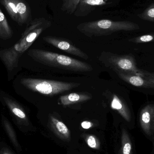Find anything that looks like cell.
Masks as SVG:
<instances>
[{
  "label": "cell",
  "mask_w": 154,
  "mask_h": 154,
  "mask_svg": "<svg viewBox=\"0 0 154 154\" xmlns=\"http://www.w3.org/2000/svg\"><path fill=\"white\" fill-rule=\"evenodd\" d=\"M28 55L37 62L49 66L78 72L93 70L89 64L61 54L41 49H32Z\"/></svg>",
  "instance_id": "obj_1"
},
{
  "label": "cell",
  "mask_w": 154,
  "mask_h": 154,
  "mask_svg": "<svg viewBox=\"0 0 154 154\" xmlns=\"http://www.w3.org/2000/svg\"><path fill=\"white\" fill-rule=\"evenodd\" d=\"M77 29L85 36L91 38L107 36L119 31L139 29V27L131 22L101 20L81 23L77 26Z\"/></svg>",
  "instance_id": "obj_2"
},
{
  "label": "cell",
  "mask_w": 154,
  "mask_h": 154,
  "mask_svg": "<svg viewBox=\"0 0 154 154\" xmlns=\"http://www.w3.org/2000/svg\"><path fill=\"white\" fill-rule=\"evenodd\" d=\"M23 85L32 91L47 96H54L71 90L80 85L79 83L68 82L42 79L24 78Z\"/></svg>",
  "instance_id": "obj_3"
},
{
  "label": "cell",
  "mask_w": 154,
  "mask_h": 154,
  "mask_svg": "<svg viewBox=\"0 0 154 154\" xmlns=\"http://www.w3.org/2000/svg\"><path fill=\"white\" fill-rule=\"evenodd\" d=\"M99 60L107 67L136 76L143 75V70L138 69L134 58L130 55H119L110 52L103 51Z\"/></svg>",
  "instance_id": "obj_4"
},
{
  "label": "cell",
  "mask_w": 154,
  "mask_h": 154,
  "mask_svg": "<svg viewBox=\"0 0 154 154\" xmlns=\"http://www.w3.org/2000/svg\"><path fill=\"white\" fill-rule=\"evenodd\" d=\"M43 39L47 43L70 55L76 56L86 60L88 59L89 57L87 54L67 40L51 36L43 37Z\"/></svg>",
  "instance_id": "obj_5"
},
{
  "label": "cell",
  "mask_w": 154,
  "mask_h": 154,
  "mask_svg": "<svg viewBox=\"0 0 154 154\" xmlns=\"http://www.w3.org/2000/svg\"><path fill=\"white\" fill-rule=\"evenodd\" d=\"M115 71L121 79L135 87L154 88V73L144 70L142 75L136 76L120 71Z\"/></svg>",
  "instance_id": "obj_6"
},
{
  "label": "cell",
  "mask_w": 154,
  "mask_h": 154,
  "mask_svg": "<svg viewBox=\"0 0 154 154\" xmlns=\"http://www.w3.org/2000/svg\"><path fill=\"white\" fill-rule=\"evenodd\" d=\"M139 121L142 129L147 135H154V104H148L142 109Z\"/></svg>",
  "instance_id": "obj_7"
},
{
  "label": "cell",
  "mask_w": 154,
  "mask_h": 154,
  "mask_svg": "<svg viewBox=\"0 0 154 154\" xmlns=\"http://www.w3.org/2000/svg\"><path fill=\"white\" fill-rule=\"evenodd\" d=\"M92 98L91 94L87 92H77L62 96L59 98V104L64 106L83 103Z\"/></svg>",
  "instance_id": "obj_8"
},
{
  "label": "cell",
  "mask_w": 154,
  "mask_h": 154,
  "mask_svg": "<svg viewBox=\"0 0 154 154\" xmlns=\"http://www.w3.org/2000/svg\"><path fill=\"white\" fill-rule=\"evenodd\" d=\"M110 105L111 108L117 111L125 120L127 121L131 120V113L129 109L123 99L119 96L113 94L111 96Z\"/></svg>",
  "instance_id": "obj_9"
},
{
  "label": "cell",
  "mask_w": 154,
  "mask_h": 154,
  "mask_svg": "<svg viewBox=\"0 0 154 154\" xmlns=\"http://www.w3.org/2000/svg\"><path fill=\"white\" fill-rule=\"evenodd\" d=\"M4 100L9 109L15 116L23 121L27 120L26 114L20 106L8 98H4Z\"/></svg>",
  "instance_id": "obj_10"
},
{
  "label": "cell",
  "mask_w": 154,
  "mask_h": 154,
  "mask_svg": "<svg viewBox=\"0 0 154 154\" xmlns=\"http://www.w3.org/2000/svg\"><path fill=\"white\" fill-rule=\"evenodd\" d=\"M122 146L121 154H133V147L130 137L126 131L122 134Z\"/></svg>",
  "instance_id": "obj_11"
},
{
  "label": "cell",
  "mask_w": 154,
  "mask_h": 154,
  "mask_svg": "<svg viewBox=\"0 0 154 154\" xmlns=\"http://www.w3.org/2000/svg\"><path fill=\"white\" fill-rule=\"evenodd\" d=\"M81 0H63L62 10L67 13L71 14L76 10Z\"/></svg>",
  "instance_id": "obj_12"
},
{
  "label": "cell",
  "mask_w": 154,
  "mask_h": 154,
  "mask_svg": "<svg viewBox=\"0 0 154 154\" xmlns=\"http://www.w3.org/2000/svg\"><path fill=\"white\" fill-rule=\"evenodd\" d=\"M50 119L51 125L59 133L63 135L68 134V128L63 122L57 119L52 116H50Z\"/></svg>",
  "instance_id": "obj_13"
},
{
  "label": "cell",
  "mask_w": 154,
  "mask_h": 154,
  "mask_svg": "<svg viewBox=\"0 0 154 154\" xmlns=\"http://www.w3.org/2000/svg\"><path fill=\"white\" fill-rule=\"evenodd\" d=\"M4 125L5 128L8 133V135H9L14 145V146L17 148V149H19V148H20V146L17 142V139H16L14 130H13L11 127L10 126V124L8 123L7 120H4Z\"/></svg>",
  "instance_id": "obj_14"
},
{
  "label": "cell",
  "mask_w": 154,
  "mask_h": 154,
  "mask_svg": "<svg viewBox=\"0 0 154 154\" xmlns=\"http://www.w3.org/2000/svg\"><path fill=\"white\" fill-rule=\"evenodd\" d=\"M141 17L144 20L154 22V4L148 7L142 14Z\"/></svg>",
  "instance_id": "obj_15"
},
{
  "label": "cell",
  "mask_w": 154,
  "mask_h": 154,
  "mask_svg": "<svg viewBox=\"0 0 154 154\" xmlns=\"http://www.w3.org/2000/svg\"><path fill=\"white\" fill-rule=\"evenodd\" d=\"M153 40H154V35L152 34H147V35H143L140 37L132 39L129 41L133 42L142 43V42H150Z\"/></svg>",
  "instance_id": "obj_16"
},
{
  "label": "cell",
  "mask_w": 154,
  "mask_h": 154,
  "mask_svg": "<svg viewBox=\"0 0 154 154\" xmlns=\"http://www.w3.org/2000/svg\"><path fill=\"white\" fill-rule=\"evenodd\" d=\"M106 1L107 0H84L81 2V3L95 6L105 4Z\"/></svg>",
  "instance_id": "obj_17"
},
{
  "label": "cell",
  "mask_w": 154,
  "mask_h": 154,
  "mask_svg": "<svg viewBox=\"0 0 154 154\" xmlns=\"http://www.w3.org/2000/svg\"><path fill=\"white\" fill-rule=\"evenodd\" d=\"M87 143L89 146L91 148H96L97 146V142H96V139L92 136L89 137L87 140Z\"/></svg>",
  "instance_id": "obj_18"
},
{
  "label": "cell",
  "mask_w": 154,
  "mask_h": 154,
  "mask_svg": "<svg viewBox=\"0 0 154 154\" xmlns=\"http://www.w3.org/2000/svg\"><path fill=\"white\" fill-rule=\"evenodd\" d=\"M17 12L20 14H24L26 12V6L23 3H19L16 6Z\"/></svg>",
  "instance_id": "obj_19"
},
{
  "label": "cell",
  "mask_w": 154,
  "mask_h": 154,
  "mask_svg": "<svg viewBox=\"0 0 154 154\" xmlns=\"http://www.w3.org/2000/svg\"><path fill=\"white\" fill-rule=\"evenodd\" d=\"M81 126L84 129H88L92 126V124L89 121H85L82 123Z\"/></svg>",
  "instance_id": "obj_20"
},
{
  "label": "cell",
  "mask_w": 154,
  "mask_h": 154,
  "mask_svg": "<svg viewBox=\"0 0 154 154\" xmlns=\"http://www.w3.org/2000/svg\"><path fill=\"white\" fill-rule=\"evenodd\" d=\"M9 6L12 8L13 11L15 13H17L18 12H17V9H16V6H15L14 4L13 3L10 2L9 3Z\"/></svg>",
  "instance_id": "obj_21"
},
{
  "label": "cell",
  "mask_w": 154,
  "mask_h": 154,
  "mask_svg": "<svg viewBox=\"0 0 154 154\" xmlns=\"http://www.w3.org/2000/svg\"><path fill=\"white\" fill-rule=\"evenodd\" d=\"M4 19V15L2 13L0 12V22L3 20Z\"/></svg>",
  "instance_id": "obj_22"
},
{
  "label": "cell",
  "mask_w": 154,
  "mask_h": 154,
  "mask_svg": "<svg viewBox=\"0 0 154 154\" xmlns=\"http://www.w3.org/2000/svg\"><path fill=\"white\" fill-rule=\"evenodd\" d=\"M2 154H12L10 151H8V150H5L3 152H2Z\"/></svg>",
  "instance_id": "obj_23"
},
{
  "label": "cell",
  "mask_w": 154,
  "mask_h": 154,
  "mask_svg": "<svg viewBox=\"0 0 154 154\" xmlns=\"http://www.w3.org/2000/svg\"><path fill=\"white\" fill-rule=\"evenodd\" d=\"M84 1V0H81L80 2H82V1Z\"/></svg>",
  "instance_id": "obj_24"
}]
</instances>
